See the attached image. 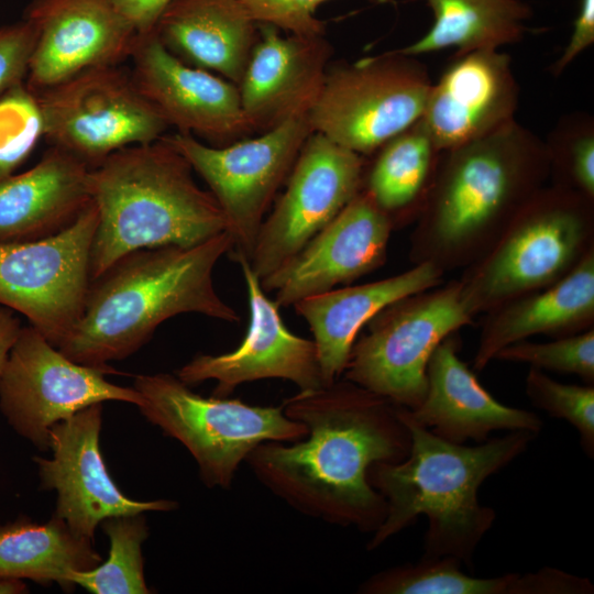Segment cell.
I'll return each instance as SVG.
<instances>
[{
	"mask_svg": "<svg viewBox=\"0 0 594 594\" xmlns=\"http://www.w3.org/2000/svg\"><path fill=\"white\" fill-rule=\"evenodd\" d=\"M462 562L450 556L421 557L377 572L365 580V594H510L517 573L477 578L462 571Z\"/></svg>",
	"mask_w": 594,
	"mask_h": 594,
	"instance_id": "f546056e",
	"label": "cell"
},
{
	"mask_svg": "<svg viewBox=\"0 0 594 594\" xmlns=\"http://www.w3.org/2000/svg\"><path fill=\"white\" fill-rule=\"evenodd\" d=\"M100 526L110 542L108 559L91 570L72 571L69 583L92 594L151 593L142 557V543L148 536L144 513L111 516Z\"/></svg>",
	"mask_w": 594,
	"mask_h": 594,
	"instance_id": "4dcf8cb0",
	"label": "cell"
},
{
	"mask_svg": "<svg viewBox=\"0 0 594 594\" xmlns=\"http://www.w3.org/2000/svg\"><path fill=\"white\" fill-rule=\"evenodd\" d=\"M120 15L136 35L154 31L156 23L173 0H111Z\"/></svg>",
	"mask_w": 594,
	"mask_h": 594,
	"instance_id": "ab89813d",
	"label": "cell"
},
{
	"mask_svg": "<svg viewBox=\"0 0 594 594\" xmlns=\"http://www.w3.org/2000/svg\"><path fill=\"white\" fill-rule=\"evenodd\" d=\"M460 342L453 334L433 351L426 371L427 389L414 409L398 406L404 416L449 442L476 443L492 431L525 430L539 433L541 418L532 411L510 407L494 398L459 356Z\"/></svg>",
	"mask_w": 594,
	"mask_h": 594,
	"instance_id": "7402d4cb",
	"label": "cell"
},
{
	"mask_svg": "<svg viewBox=\"0 0 594 594\" xmlns=\"http://www.w3.org/2000/svg\"><path fill=\"white\" fill-rule=\"evenodd\" d=\"M102 403L88 406L55 424L50 431L52 458L33 457L40 487L55 491L53 515L80 537L94 540L100 522L111 516L169 512L170 499L135 501L125 496L111 479L99 446Z\"/></svg>",
	"mask_w": 594,
	"mask_h": 594,
	"instance_id": "9a60e30c",
	"label": "cell"
},
{
	"mask_svg": "<svg viewBox=\"0 0 594 594\" xmlns=\"http://www.w3.org/2000/svg\"><path fill=\"white\" fill-rule=\"evenodd\" d=\"M97 223L91 200L72 226L54 235L0 242V306L25 316L56 349L84 310Z\"/></svg>",
	"mask_w": 594,
	"mask_h": 594,
	"instance_id": "7c38bea8",
	"label": "cell"
},
{
	"mask_svg": "<svg viewBox=\"0 0 594 594\" xmlns=\"http://www.w3.org/2000/svg\"><path fill=\"white\" fill-rule=\"evenodd\" d=\"M90 169L51 146L32 168L0 178V242L43 239L72 226L91 202Z\"/></svg>",
	"mask_w": 594,
	"mask_h": 594,
	"instance_id": "cb8c5ba5",
	"label": "cell"
},
{
	"mask_svg": "<svg viewBox=\"0 0 594 594\" xmlns=\"http://www.w3.org/2000/svg\"><path fill=\"white\" fill-rule=\"evenodd\" d=\"M307 435L265 441L245 462L271 493L297 512L341 527L374 532L386 517L384 497L369 483L373 463L399 462L410 435L389 399L345 378L299 391L283 404Z\"/></svg>",
	"mask_w": 594,
	"mask_h": 594,
	"instance_id": "6da1fadb",
	"label": "cell"
},
{
	"mask_svg": "<svg viewBox=\"0 0 594 594\" xmlns=\"http://www.w3.org/2000/svg\"><path fill=\"white\" fill-rule=\"evenodd\" d=\"M253 20L272 24L287 34L324 35L326 22L316 18L317 8L327 0H240ZM374 4H394L396 0H369Z\"/></svg>",
	"mask_w": 594,
	"mask_h": 594,
	"instance_id": "d590c367",
	"label": "cell"
},
{
	"mask_svg": "<svg viewBox=\"0 0 594 594\" xmlns=\"http://www.w3.org/2000/svg\"><path fill=\"white\" fill-rule=\"evenodd\" d=\"M594 251V199L547 184L458 278L473 317L543 289Z\"/></svg>",
	"mask_w": 594,
	"mask_h": 594,
	"instance_id": "8992f818",
	"label": "cell"
},
{
	"mask_svg": "<svg viewBox=\"0 0 594 594\" xmlns=\"http://www.w3.org/2000/svg\"><path fill=\"white\" fill-rule=\"evenodd\" d=\"M519 95L508 54L477 50L454 55L432 82L420 121L436 146L448 151L515 120Z\"/></svg>",
	"mask_w": 594,
	"mask_h": 594,
	"instance_id": "ffe728a7",
	"label": "cell"
},
{
	"mask_svg": "<svg viewBox=\"0 0 594 594\" xmlns=\"http://www.w3.org/2000/svg\"><path fill=\"white\" fill-rule=\"evenodd\" d=\"M102 561L94 540L78 536L55 515L45 522L22 515L0 525V576L57 583L70 591L72 571H88Z\"/></svg>",
	"mask_w": 594,
	"mask_h": 594,
	"instance_id": "4316f807",
	"label": "cell"
},
{
	"mask_svg": "<svg viewBox=\"0 0 594 594\" xmlns=\"http://www.w3.org/2000/svg\"><path fill=\"white\" fill-rule=\"evenodd\" d=\"M311 133L305 114L223 146L207 145L180 132L163 135L206 182L220 206L232 239V260H250L265 215Z\"/></svg>",
	"mask_w": 594,
	"mask_h": 594,
	"instance_id": "30bf717a",
	"label": "cell"
},
{
	"mask_svg": "<svg viewBox=\"0 0 594 594\" xmlns=\"http://www.w3.org/2000/svg\"><path fill=\"white\" fill-rule=\"evenodd\" d=\"M391 218L361 188L341 212L298 253L260 280L280 307L346 285L386 261Z\"/></svg>",
	"mask_w": 594,
	"mask_h": 594,
	"instance_id": "ac0fdd59",
	"label": "cell"
},
{
	"mask_svg": "<svg viewBox=\"0 0 594 594\" xmlns=\"http://www.w3.org/2000/svg\"><path fill=\"white\" fill-rule=\"evenodd\" d=\"M193 172L163 136L118 150L90 169L98 210L90 282L134 251L194 246L227 231L216 198L198 186Z\"/></svg>",
	"mask_w": 594,
	"mask_h": 594,
	"instance_id": "5b68a950",
	"label": "cell"
},
{
	"mask_svg": "<svg viewBox=\"0 0 594 594\" xmlns=\"http://www.w3.org/2000/svg\"><path fill=\"white\" fill-rule=\"evenodd\" d=\"M495 360L525 363L530 367L575 374L586 384L594 383V328L559 337L550 342L522 340L502 349Z\"/></svg>",
	"mask_w": 594,
	"mask_h": 594,
	"instance_id": "e575fe53",
	"label": "cell"
},
{
	"mask_svg": "<svg viewBox=\"0 0 594 594\" xmlns=\"http://www.w3.org/2000/svg\"><path fill=\"white\" fill-rule=\"evenodd\" d=\"M131 75L141 94L178 132L223 146L253 134L239 88L170 53L155 31L136 35Z\"/></svg>",
	"mask_w": 594,
	"mask_h": 594,
	"instance_id": "2e32d148",
	"label": "cell"
},
{
	"mask_svg": "<svg viewBox=\"0 0 594 594\" xmlns=\"http://www.w3.org/2000/svg\"><path fill=\"white\" fill-rule=\"evenodd\" d=\"M20 329V321L14 316L13 311L7 307L0 306V370Z\"/></svg>",
	"mask_w": 594,
	"mask_h": 594,
	"instance_id": "60d3db41",
	"label": "cell"
},
{
	"mask_svg": "<svg viewBox=\"0 0 594 594\" xmlns=\"http://www.w3.org/2000/svg\"><path fill=\"white\" fill-rule=\"evenodd\" d=\"M332 51L324 35H283L272 24H258V38L238 85L243 112L254 133L310 112L321 92Z\"/></svg>",
	"mask_w": 594,
	"mask_h": 594,
	"instance_id": "44dd1931",
	"label": "cell"
},
{
	"mask_svg": "<svg viewBox=\"0 0 594 594\" xmlns=\"http://www.w3.org/2000/svg\"><path fill=\"white\" fill-rule=\"evenodd\" d=\"M594 43V0H580L571 37L560 57L550 66L551 75L560 76L565 68Z\"/></svg>",
	"mask_w": 594,
	"mask_h": 594,
	"instance_id": "f35d334b",
	"label": "cell"
},
{
	"mask_svg": "<svg viewBox=\"0 0 594 594\" xmlns=\"http://www.w3.org/2000/svg\"><path fill=\"white\" fill-rule=\"evenodd\" d=\"M233 261L241 267L248 292L245 337L233 351L196 355L175 375L189 386L215 381L217 397H228L239 385L265 378L290 381L299 391L322 387L315 342L285 326L279 307L266 296L249 260L238 256Z\"/></svg>",
	"mask_w": 594,
	"mask_h": 594,
	"instance_id": "e0dca14e",
	"label": "cell"
},
{
	"mask_svg": "<svg viewBox=\"0 0 594 594\" xmlns=\"http://www.w3.org/2000/svg\"><path fill=\"white\" fill-rule=\"evenodd\" d=\"M366 157L312 132L258 232L250 266L260 280L298 253L361 190Z\"/></svg>",
	"mask_w": 594,
	"mask_h": 594,
	"instance_id": "5bb4252c",
	"label": "cell"
},
{
	"mask_svg": "<svg viewBox=\"0 0 594 594\" xmlns=\"http://www.w3.org/2000/svg\"><path fill=\"white\" fill-rule=\"evenodd\" d=\"M35 42L36 31L24 19L0 28V96L26 78Z\"/></svg>",
	"mask_w": 594,
	"mask_h": 594,
	"instance_id": "8d00e7d4",
	"label": "cell"
},
{
	"mask_svg": "<svg viewBox=\"0 0 594 594\" xmlns=\"http://www.w3.org/2000/svg\"><path fill=\"white\" fill-rule=\"evenodd\" d=\"M396 408L409 430L410 450L399 462H377L369 468V483L384 497L387 512L367 550L377 549L424 515L428 528L422 557L450 556L471 565L480 541L496 519L495 510L480 503L479 488L522 454L537 433L508 431L475 446L458 444L415 424Z\"/></svg>",
	"mask_w": 594,
	"mask_h": 594,
	"instance_id": "277c9868",
	"label": "cell"
},
{
	"mask_svg": "<svg viewBox=\"0 0 594 594\" xmlns=\"http://www.w3.org/2000/svg\"><path fill=\"white\" fill-rule=\"evenodd\" d=\"M35 95L43 136L91 168L118 150L160 140L169 127L118 64L81 70Z\"/></svg>",
	"mask_w": 594,
	"mask_h": 594,
	"instance_id": "8fae6325",
	"label": "cell"
},
{
	"mask_svg": "<svg viewBox=\"0 0 594 594\" xmlns=\"http://www.w3.org/2000/svg\"><path fill=\"white\" fill-rule=\"evenodd\" d=\"M441 151L420 119L384 143L365 166L363 185L394 228L416 221L432 186Z\"/></svg>",
	"mask_w": 594,
	"mask_h": 594,
	"instance_id": "83f0119b",
	"label": "cell"
},
{
	"mask_svg": "<svg viewBox=\"0 0 594 594\" xmlns=\"http://www.w3.org/2000/svg\"><path fill=\"white\" fill-rule=\"evenodd\" d=\"M28 592V586L23 580L0 576V594H23Z\"/></svg>",
	"mask_w": 594,
	"mask_h": 594,
	"instance_id": "b9f144b4",
	"label": "cell"
},
{
	"mask_svg": "<svg viewBox=\"0 0 594 594\" xmlns=\"http://www.w3.org/2000/svg\"><path fill=\"white\" fill-rule=\"evenodd\" d=\"M443 275L432 263H418L381 280L333 288L297 301L293 307L311 330L322 385L343 375L351 349L373 316L395 300L442 284Z\"/></svg>",
	"mask_w": 594,
	"mask_h": 594,
	"instance_id": "603a6c76",
	"label": "cell"
},
{
	"mask_svg": "<svg viewBox=\"0 0 594 594\" xmlns=\"http://www.w3.org/2000/svg\"><path fill=\"white\" fill-rule=\"evenodd\" d=\"M24 20L36 31L26 86L37 92L130 56L135 32L111 0H32Z\"/></svg>",
	"mask_w": 594,
	"mask_h": 594,
	"instance_id": "d6986e66",
	"label": "cell"
},
{
	"mask_svg": "<svg viewBox=\"0 0 594 594\" xmlns=\"http://www.w3.org/2000/svg\"><path fill=\"white\" fill-rule=\"evenodd\" d=\"M425 1L433 13L432 26L397 53L420 56L449 47L454 55L477 50H499L520 42L532 16L521 0H409Z\"/></svg>",
	"mask_w": 594,
	"mask_h": 594,
	"instance_id": "f1b7e54d",
	"label": "cell"
},
{
	"mask_svg": "<svg viewBox=\"0 0 594 594\" xmlns=\"http://www.w3.org/2000/svg\"><path fill=\"white\" fill-rule=\"evenodd\" d=\"M232 248L223 231L194 246L134 251L90 282L81 317L57 348L72 361L116 373L165 320L200 314L227 322L240 315L217 293L213 270Z\"/></svg>",
	"mask_w": 594,
	"mask_h": 594,
	"instance_id": "3957f363",
	"label": "cell"
},
{
	"mask_svg": "<svg viewBox=\"0 0 594 594\" xmlns=\"http://www.w3.org/2000/svg\"><path fill=\"white\" fill-rule=\"evenodd\" d=\"M527 397L551 417L564 419L579 433L584 453L594 457V386L565 384L542 370L530 367L525 380Z\"/></svg>",
	"mask_w": 594,
	"mask_h": 594,
	"instance_id": "d6a6232c",
	"label": "cell"
},
{
	"mask_svg": "<svg viewBox=\"0 0 594 594\" xmlns=\"http://www.w3.org/2000/svg\"><path fill=\"white\" fill-rule=\"evenodd\" d=\"M43 136V121L35 92L24 82L0 96V178L29 156Z\"/></svg>",
	"mask_w": 594,
	"mask_h": 594,
	"instance_id": "836d02e7",
	"label": "cell"
},
{
	"mask_svg": "<svg viewBox=\"0 0 594 594\" xmlns=\"http://www.w3.org/2000/svg\"><path fill=\"white\" fill-rule=\"evenodd\" d=\"M544 141L552 185L594 199V119L583 111L561 118Z\"/></svg>",
	"mask_w": 594,
	"mask_h": 594,
	"instance_id": "1f68e13d",
	"label": "cell"
},
{
	"mask_svg": "<svg viewBox=\"0 0 594 594\" xmlns=\"http://www.w3.org/2000/svg\"><path fill=\"white\" fill-rule=\"evenodd\" d=\"M473 318L459 279L395 300L373 316L366 332L356 338L343 378L414 409L426 394L433 351Z\"/></svg>",
	"mask_w": 594,
	"mask_h": 594,
	"instance_id": "ba28073f",
	"label": "cell"
},
{
	"mask_svg": "<svg viewBox=\"0 0 594 594\" xmlns=\"http://www.w3.org/2000/svg\"><path fill=\"white\" fill-rule=\"evenodd\" d=\"M106 371L78 364L32 326L21 327L0 370V410L8 425L42 452L51 428L94 404H141L134 387L109 382Z\"/></svg>",
	"mask_w": 594,
	"mask_h": 594,
	"instance_id": "4fadbf2b",
	"label": "cell"
},
{
	"mask_svg": "<svg viewBox=\"0 0 594 594\" xmlns=\"http://www.w3.org/2000/svg\"><path fill=\"white\" fill-rule=\"evenodd\" d=\"M154 31L183 62L237 86L258 38V23L240 0H173Z\"/></svg>",
	"mask_w": 594,
	"mask_h": 594,
	"instance_id": "484cf974",
	"label": "cell"
},
{
	"mask_svg": "<svg viewBox=\"0 0 594 594\" xmlns=\"http://www.w3.org/2000/svg\"><path fill=\"white\" fill-rule=\"evenodd\" d=\"M593 326L594 251L554 284L485 312L473 370H485L515 342L539 334L565 337Z\"/></svg>",
	"mask_w": 594,
	"mask_h": 594,
	"instance_id": "d4e9b609",
	"label": "cell"
},
{
	"mask_svg": "<svg viewBox=\"0 0 594 594\" xmlns=\"http://www.w3.org/2000/svg\"><path fill=\"white\" fill-rule=\"evenodd\" d=\"M549 176L544 141L516 120L443 151L411 233L410 260L432 263L444 273L466 267Z\"/></svg>",
	"mask_w": 594,
	"mask_h": 594,
	"instance_id": "7a4b0ae2",
	"label": "cell"
},
{
	"mask_svg": "<svg viewBox=\"0 0 594 594\" xmlns=\"http://www.w3.org/2000/svg\"><path fill=\"white\" fill-rule=\"evenodd\" d=\"M588 579L556 568H542L525 574L517 573L510 594H592Z\"/></svg>",
	"mask_w": 594,
	"mask_h": 594,
	"instance_id": "74e56055",
	"label": "cell"
},
{
	"mask_svg": "<svg viewBox=\"0 0 594 594\" xmlns=\"http://www.w3.org/2000/svg\"><path fill=\"white\" fill-rule=\"evenodd\" d=\"M141 414L195 459L208 487L228 490L240 464L265 441L294 442L307 427L288 418L283 406H253L237 398L204 397L176 375H138Z\"/></svg>",
	"mask_w": 594,
	"mask_h": 594,
	"instance_id": "52a82bcc",
	"label": "cell"
},
{
	"mask_svg": "<svg viewBox=\"0 0 594 594\" xmlns=\"http://www.w3.org/2000/svg\"><path fill=\"white\" fill-rule=\"evenodd\" d=\"M431 85L417 56L394 50L331 65L308 113L312 132L372 156L421 118Z\"/></svg>",
	"mask_w": 594,
	"mask_h": 594,
	"instance_id": "9c48e42d",
	"label": "cell"
}]
</instances>
